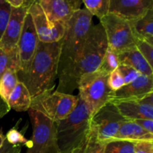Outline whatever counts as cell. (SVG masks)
I'll use <instances>...</instances> for the list:
<instances>
[{"label":"cell","instance_id":"cell-1","mask_svg":"<svg viewBox=\"0 0 153 153\" xmlns=\"http://www.w3.org/2000/svg\"><path fill=\"white\" fill-rule=\"evenodd\" d=\"M107 49V39L102 25H92L80 55L68 74L58 82L56 91L66 94H73L77 89L79 81L82 76L100 69Z\"/></svg>","mask_w":153,"mask_h":153},{"label":"cell","instance_id":"cell-2","mask_svg":"<svg viewBox=\"0 0 153 153\" xmlns=\"http://www.w3.org/2000/svg\"><path fill=\"white\" fill-rule=\"evenodd\" d=\"M61 44V41L52 43L39 41L28 72L17 73L18 80L28 88L31 98L53 90L58 76Z\"/></svg>","mask_w":153,"mask_h":153},{"label":"cell","instance_id":"cell-3","mask_svg":"<svg viewBox=\"0 0 153 153\" xmlns=\"http://www.w3.org/2000/svg\"><path fill=\"white\" fill-rule=\"evenodd\" d=\"M93 16L85 8H80L65 25L61 39L58 67V82L66 77L80 55L87 35L92 25Z\"/></svg>","mask_w":153,"mask_h":153},{"label":"cell","instance_id":"cell-4","mask_svg":"<svg viewBox=\"0 0 153 153\" xmlns=\"http://www.w3.org/2000/svg\"><path fill=\"white\" fill-rule=\"evenodd\" d=\"M91 115L89 107L79 98L75 110L56 123V139L60 153L70 152L85 145L89 135Z\"/></svg>","mask_w":153,"mask_h":153},{"label":"cell","instance_id":"cell-5","mask_svg":"<svg viewBox=\"0 0 153 153\" xmlns=\"http://www.w3.org/2000/svg\"><path fill=\"white\" fill-rule=\"evenodd\" d=\"M108 75L99 69L84 75L79 79L78 97L89 107L92 114L111 100L114 92L108 85Z\"/></svg>","mask_w":153,"mask_h":153},{"label":"cell","instance_id":"cell-6","mask_svg":"<svg viewBox=\"0 0 153 153\" xmlns=\"http://www.w3.org/2000/svg\"><path fill=\"white\" fill-rule=\"evenodd\" d=\"M79 98L73 94L49 91L31 99L30 108L37 111L55 123L62 120L76 108Z\"/></svg>","mask_w":153,"mask_h":153},{"label":"cell","instance_id":"cell-7","mask_svg":"<svg viewBox=\"0 0 153 153\" xmlns=\"http://www.w3.org/2000/svg\"><path fill=\"white\" fill-rule=\"evenodd\" d=\"M28 114L33 132L25 153H60L56 139V123L31 108Z\"/></svg>","mask_w":153,"mask_h":153},{"label":"cell","instance_id":"cell-8","mask_svg":"<svg viewBox=\"0 0 153 153\" xmlns=\"http://www.w3.org/2000/svg\"><path fill=\"white\" fill-rule=\"evenodd\" d=\"M126 120L114 103L108 102L94 112L90 119L89 136L105 143L114 139L121 125Z\"/></svg>","mask_w":153,"mask_h":153},{"label":"cell","instance_id":"cell-9","mask_svg":"<svg viewBox=\"0 0 153 153\" xmlns=\"http://www.w3.org/2000/svg\"><path fill=\"white\" fill-rule=\"evenodd\" d=\"M104 29L108 46L119 54L135 47L136 38L131 22L108 13L100 19Z\"/></svg>","mask_w":153,"mask_h":153},{"label":"cell","instance_id":"cell-10","mask_svg":"<svg viewBox=\"0 0 153 153\" xmlns=\"http://www.w3.org/2000/svg\"><path fill=\"white\" fill-rule=\"evenodd\" d=\"M28 13L31 16L39 41L46 43L61 41L65 32V25L48 20L38 1L34 0Z\"/></svg>","mask_w":153,"mask_h":153},{"label":"cell","instance_id":"cell-11","mask_svg":"<svg viewBox=\"0 0 153 153\" xmlns=\"http://www.w3.org/2000/svg\"><path fill=\"white\" fill-rule=\"evenodd\" d=\"M39 40L34 28L31 15L28 13L25 15L23 27L17 43L20 61V71L19 74H25L28 72L31 61L34 56Z\"/></svg>","mask_w":153,"mask_h":153},{"label":"cell","instance_id":"cell-12","mask_svg":"<svg viewBox=\"0 0 153 153\" xmlns=\"http://www.w3.org/2000/svg\"><path fill=\"white\" fill-rule=\"evenodd\" d=\"M34 0H25L22 7L12 8L10 19L2 37L0 40V49L9 52L17 48V43L22 32L25 15Z\"/></svg>","mask_w":153,"mask_h":153},{"label":"cell","instance_id":"cell-13","mask_svg":"<svg viewBox=\"0 0 153 153\" xmlns=\"http://www.w3.org/2000/svg\"><path fill=\"white\" fill-rule=\"evenodd\" d=\"M48 20L66 25L81 8V0H39Z\"/></svg>","mask_w":153,"mask_h":153},{"label":"cell","instance_id":"cell-14","mask_svg":"<svg viewBox=\"0 0 153 153\" xmlns=\"http://www.w3.org/2000/svg\"><path fill=\"white\" fill-rule=\"evenodd\" d=\"M153 8V0H110L109 13L131 22Z\"/></svg>","mask_w":153,"mask_h":153},{"label":"cell","instance_id":"cell-15","mask_svg":"<svg viewBox=\"0 0 153 153\" xmlns=\"http://www.w3.org/2000/svg\"><path fill=\"white\" fill-rule=\"evenodd\" d=\"M126 120L153 119V94L141 100L112 102Z\"/></svg>","mask_w":153,"mask_h":153},{"label":"cell","instance_id":"cell-16","mask_svg":"<svg viewBox=\"0 0 153 153\" xmlns=\"http://www.w3.org/2000/svg\"><path fill=\"white\" fill-rule=\"evenodd\" d=\"M151 94H153L152 78L141 75L131 83L124 85L120 90L114 92L110 102L141 100Z\"/></svg>","mask_w":153,"mask_h":153},{"label":"cell","instance_id":"cell-17","mask_svg":"<svg viewBox=\"0 0 153 153\" xmlns=\"http://www.w3.org/2000/svg\"><path fill=\"white\" fill-rule=\"evenodd\" d=\"M120 64L129 66L140 73L142 76L153 78L152 67L148 64L137 48L133 47L118 54Z\"/></svg>","mask_w":153,"mask_h":153},{"label":"cell","instance_id":"cell-18","mask_svg":"<svg viewBox=\"0 0 153 153\" xmlns=\"http://www.w3.org/2000/svg\"><path fill=\"white\" fill-rule=\"evenodd\" d=\"M114 140H127L134 143L138 141L153 142V134L143 129L134 121L126 120L121 125Z\"/></svg>","mask_w":153,"mask_h":153},{"label":"cell","instance_id":"cell-19","mask_svg":"<svg viewBox=\"0 0 153 153\" xmlns=\"http://www.w3.org/2000/svg\"><path fill=\"white\" fill-rule=\"evenodd\" d=\"M31 99L28 88L19 81L7 100V104L10 109L16 111H28L31 108Z\"/></svg>","mask_w":153,"mask_h":153},{"label":"cell","instance_id":"cell-20","mask_svg":"<svg viewBox=\"0 0 153 153\" xmlns=\"http://www.w3.org/2000/svg\"><path fill=\"white\" fill-rule=\"evenodd\" d=\"M131 24L136 38L153 44V8L148 10L141 18L131 22Z\"/></svg>","mask_w":153,"mask_h":153},{"label":"cell","instance_id":"cell-21","mask_svg":"<svg viewBox=\"0 0 153 153\" xmlns=\"http://www.w3.org/2000/svg\"><path fill=\"white\" fill-rule=\"evenodd\" d=\"M7 70H13L16 73L20 71V61L17 48L9 52H5L0 49V79Z\"/></svg>","mask_w":153,"mask_h":153},{"label":"cell","instance_id":"cell-22","mask_svg":"<svg viewBox=\"0 0 153 153\" xmlns=\"http://www.w3.org/2000/svg\"><path fill=\"white\" fill-rule=\"evenodd\" d=\"M19 82L17 73L13 70H7L0 79V97L7 102L10 94Z\"/></svg>","mask_w":153,"mask_h":153},{"label":"cell","instance_id":"cell-23","mask_svg":"<svg viewBox=\"0 0 153 153\" xmlns=\"http://www.w3.org/2000/svg\"><path fill=\"white\" fill-rule=\"evenodd\" d=\"M82 3L85 4V9L88 10L92 16H97L100 20L109 13L110 0H84Z\"/></svg>","mask_w":153,"mask_h":153},{"label":"cell","instance_id":"cell-24","mask_svg":"<svg viewBox=\"0 0 153 153\" xmlns=\"http://www.w3.org/2000/svg\"><path fill=\"white\" fill-rule=\"evenodd\" d=\"M105 153H134V143L113 140L105 143Z\"/></svg>","mask_w":153,"mask_h":153},{"label":"cell","instance_id":"cell-25","mask_svg":"<svg viewBox=\"0 0 153 153\" xmlns=\"http://www.w3.org/2000/svg\"><path fill=\"white\" fill-rule=\"evenodd\" d=\"M119 66L120 61L118 54L108 46L100 70L105 72L108 74H110L114 70H117Z\"/></svg>","mask_w":153,"mask_h":153},{"label":"cell","instance_id":"cell-26","mask_svg":"<svg viewBox=\"0 0 153 153\" xmlns=\"http://www.w3.org/2000/svg\"><path fill=\"white\" fill-rule=\"evenodd\" d=\"M6 140L13 146H25L28 147L30 140H27L23 134L18 131L16 128H12L7 131L5 136Z\"/></svg>","mask_w":153,"mask_h":153},{"label":"cell","instance_id":"cell-27","mask_svg":"<svg viewBox=\"0 0 153 153\" xmlns=\"http://www.w3.org/2000/svg\"><path fill=\"white\" fill-rule=\"evenodd\" d=\"M11 7L7 0H0V40L2 37L10 19Z\"/></svg>","mask_w":153,"mask_h":153},{"label":"cell","instance_id":"cell-28","mask_svg":"<svg viewBox=\"0 0 153 153\" xmlns=\"http://www.w3.org/2000/svg\"><path fill=\"white\" fill-rule=\"evenodd\" d=\"M136 48L140 54L146 59L148 64L152 67L153 65V44H151L149 42L143 40H136Z\"/></svg>","mask_w":153,"mask_h":153},{"label":"cell","instance_id":"cell-29","mask_svg":"<svg viewBox=\"0 0 153 153\" xmlns=\"http://www.w3.org/2000/svg\"><path fill=\"white\" fill-rule=\"evenodd\" d=\"M108 85L109 88L113 92L118 91V90H120L125 85L123 77L122 76L121 73H120L118 68L117 70H114L112 73H111L108 75Z\"/></svg>","mask_w":153,"mask_h":153},{"label":"cell","instance_id":"cell-30","mask_svg":"<svg viewBox=\"0 0 153 153\" xmlns=\"http://www.w3.org/2000/svg\"><path fill=\"white\" fill-rule=\"evenodd\" d=\"M81 153H105V143L97 141L88 135Z\"/></svg>","mask_w":153,"mask_h":153},{"label":"cell","instance_id":"cell-31","mask_svg":"<svg viewBox=\"0 0 153 153\" xmlns=\"http://www.w3.org/2000/svg\"><path fill=\"white\" fill-rule=\"evenodd\" d=\"M118 70L123 77L125 85L131 83L134 80H136L139 76H141V74L134 68L129 66L124 65V64H120Z\"/></svg>","mask_w":153,"mask_h":153},{"label":"cell","instance_id":"cell-32","mask_svg":"<svg viewBox=\"0 0 153 153\" xmlns=\"http://www.w3.org/2000/svg\"><path fill=\"white\" fill-rule=\"evenodd\" d=\"M134 153H153V142H135L134 143Z\"/></svg>","mask_w":153,"mask_h":153},{"label":"cell","instance_id":"cell-33","mask_svg":"<svg viewBox=\"0 0 153 153\" xmlns=\"http://www.w3.org/2000/svg\"><path fill=\"white\" fill-rule=\"evenodd\" d=\"M134 123L138 124L141 128L147 131L148 132L153 134V120L150 119H140L133 120Z\"/></svg>","mask_w":153,"mask_h":153},{"label":"cell","instance_id":"cell-34","mask_svg":"<svg viewBox=\"0 0 153 153\" xmlns=\"http://www.w3.org/2000/svg\"><path fill=\"white\" fill-rule=\"evenodd\" d=\"M22 146H13L5 140L4 146L0 149V153H21Z\"/></svg>","mask_w":153,"mask_h":153},{"label":"cell","instance_id":"cell-35","mask_svg":"<svg viewBox=\"0 0 153 153\" xmlns=\"http://www.w3.org/2000/svg\"><path fill=\"white\" fill-rule=\"evenodd\" d=\"M10 110L7 102L3 100L0 97V119L4 116Z\"/></svg>","mask_w":153,"mask_h":153},{"label":"cell","instance_id":"cell-36","mask_svg":"<svg viewBox=\"0 0 153 153\" xmlns=\"http://www.w3.org/2000/svg\"><path fill=\"white\" fill-rule=\"evenodd\" d=\"M12 8H19L25 4V0H7Z\"/></svg>","mask_w":153,"mask_h":153},{"label":"cell","instance_id":"cell-37","mask_svg":"<svg viewBox=\"0 0 153 153\" xmlns=\"http://www.w3.org/2000/svg\"><path fill=\"white\" fill-rule=\"evenodd\" d=\"M5 140H6L5 137H4V136L1 134V131H0V149H1L2 146H4V141H5Z\"/></svg>","mask_w":153,"mask_h":153},{"label":"cell","instance_id":"cell-38","mask_svg":"<svg viewBox=\"0 0 153 153\" xmlns=\"http://www.w3.org/2000/svg\"><path fill=\"white\" fill-rule=\"evenodd\" d=\"M83 146H82V147L81 148V149H76V150H73V151H72V152H68V153H81V152H82V148H83Z\"/></svg>","mask_w":153,"mask_h":153}]
</instances>
